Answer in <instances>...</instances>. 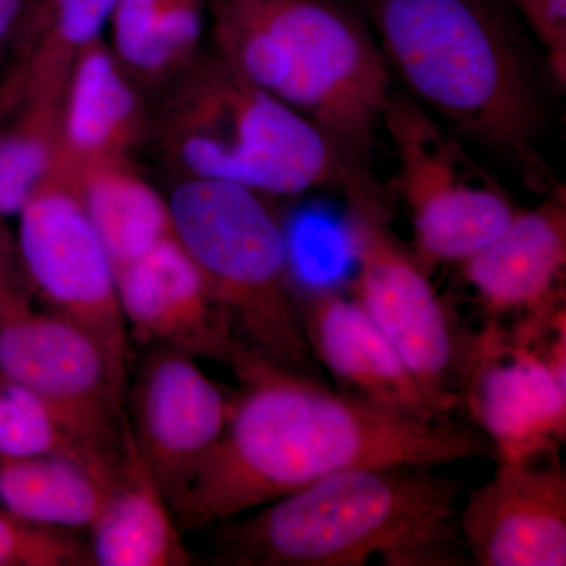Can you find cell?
Segmentation results:
<instances>
[{
	"instance_id": "cell-4",
	"label": "cell",
	"mask_w": 566,
	"mask_h": 566,
	"mask_svg": "<svg viewBox=\"0 0 566 566\" xmlns=\"http://www.w3.org/2000/svg\"><path fill=\"white\" fill-rule=\"evenodd\" d=\"M212 52L368 170L390 93L370 24L340 0H210Z\"/></svg>"
},
{
	"instance_id": "cell-12",
	"label": "cell",
	"mask_w": 566,
	"mask_h": 566,
	"mask_svg": "<svg viewBox=\"0 0 566 566\" xmlns=\"http://www.w3.org/2000/svg\"><path fill=\"white\" fill-rule=\"evenodd\" d=\"M230 405L191 354L158 346L140 365L129 430L170 509L221 438Z\"/></svg>"
},
{
	"instance_id": "cell-9",
	"label": "cell",
	"mask_w": 566,
	"mask_h": 566,
	"mask_svg": "<svg viewBox=\"0 0 566 566\" xmlns=\"http://www.w3.org/2000/svg\"><path fill=\"white\" fill-rule=\"evenodd\" d=\"M461 395L497 463L557 457L566 439V305L486 326L463 352Z\"/></svg>"
},
{
	"instance_id": "cell-8",
	"label": "cell",
	"mask_w": 566,
	"mask_h": 566,
	"mask_svg": "<svg viewBox=\"0 0 566 566\" xmlns=\"http://www.w3.org/2000/svg\"><path fill=\"white\" fill-rule=\"evenodd\" d=\"M342 192L345 237L357 264L353 297L449 417L461 401L464 348L430 270L394 233L370 174L357 175Z\"/></svg>"
},
{
	"instance_id": "cell-5",
	"label": "cell",
	"mask_w": 566,
	"mask_h": 566,
	"mask_svg": "<svg viewBox=\"0 0 566 566\" xmlns=\"http://www.w3.org/2000/svg\"><path fill=\"white\" fill-rule=\"evenodd\" d=\"M155 137L180 180L233 182L266 197L342 189L356 169L312 123L214 52H202L169 84Z\"/></svg>"
},
{
	"instance_id": "cell-2",
	"label": "cell",
	"mask_w": 566,
	"mask_h": 566,
	"mask_svg": "<svg viewBox=\"0 0 566 566\" xmlns=\"http://www.w3.org/2000/svg\"><path fill=\"white\" fill-rule=\"evenodd\" d=\"M368 24L406 95L449 132L517 164L549 192L536 151L545 106L531 46L502 0H367Z\"/></svg>"
},
{
	"instance_id": "cell-14",
	"label": "cell",
	"mask_w": 566,
	"mask_h": 566,
	"mask_svg": "<svg viewBox=\"0 0 566 566\" xmlns=\"http://www.w3.org/2000/svg\"><path fill=\"white\" fill-rule=\"evenodd\" d=\"M115 274L128 334L229 367L232 323L175 234Z\"/></svg>"
},
{
	"instance_id": "cell-11",
	"label": "cell",
	"mask_w": 566,
	"mask_h": 566,
	"mask_svg": "<svg viewBox=\"0 0 566 566\" xmlns=\"http://www.w3.org/2000/svg\"><path fill=\"white\" fill-rule=\"evenodd\" d=\"M14 249L33 296L95 335L128 367L117 274L74 178L52 170L18 214Z\"/></svg>"
},
{
	"instance_id": "cell-22",
	"label": "cell",
	"mask_w": 566,
	"mask_h": 566,
	"mask_svg": "<svg viewBox=\"0 0 566 566\" xmlns=\"http://www.w3.org/2000/svg\"><path fill=\"white\" fill-rule=\"evenodd\" d=\"M87 452L106 453L80 441L40 395L0 379V460Z\"/></svg>"
},
{
	"instance_id": "cell-19",
	"label": "cell",
	"mask_w": 566,
	"mask_h": 566,
	"mask_svg": "<svg viewBox=\"0 0 566 566\" xmlns=\"http://www.w3.org/2000/svg\"><path fill=\"white\" fill-rule=\"evenodd\" d=\"M93 565L186 566L182 543L166 494L125 424L117 483L91 527Z\"/></svg>"
},
{
	"instance_id": "cell-21",
	"label": "cell",
	"mask_w": 566,
	"mask_h": 566,
	"mask_svg": "<svg viewBox=\"0 0 566 566\" xmlns=\"http://www.w3.org/2000/svg\"><path fill=\"white\" fill-rule=\"evenodd\" d=\"M57 102L14 107L13 120L0 126V221L20 214L54 170L59 151Z\"/></svg>"
},
{
	"instance_id": "cell-13",
	"label": "cell",
	"mask_w": 566,
	"mask_h": 566,
	"mask_svg": "<svg viewBox=\"0 0 566 566\" xmlns=\"http://www.w3.org/2000/svg\"><path fill=\"white\" fill-rule=\"evenodd\" d=\"M469 560L479 566L566 565V472L557 457L497 463L460 510Z\"/></svg>"
},
{
	"instance_id": "cell-15",
	"label": "cell",
	"mask_w": 566,
	"mask_h": 566,
	"mask_svg": "<svg viewBox=\"0 0 566 566\" xmlns=\"http://www.w3.org/2000/svg\"><path fill=\"white\" fill-rule=\"evenodd\" d=\"M301 314L316 363L340 392L411 419H449L354 297L301 289Z\"/></svg>"
},
{
	"instance_id": "cell-23",
	"label": "cell",
	"mask_w": 566,
	"mask_h": 566,
	"mask_svg": "<svg viewBox=\"0 0 566 566\" xmlns=\"http://www.w3.org/2000/svg\"><path fill=\"white\" fill-rule=\"evenodd\" d=\"M210 0H166L133 80L139 87H166L202 54Z\"/></svg>"
},
{
	"instance_id": "cell-3",
	"label": "cell",
	"mask_w": 566,
	"mask_h": 566,
	"mask_svg": "<svg viewBox=\"0 0 566 566\" xmlns=\"http://www.w3.org/2000/svg\"><path fill=\"white\" fill-rule=\"evenodd\" d=\"M461 485L423 465L346 469L222 524L219 564L460 566Z\"/></svg>"
},
{
	"instance_id": "cell-25",
	"label": "cell",
	"mask_w": 566,
	"mask_h": 566,
	"mask_svg": "<svg viewBox=\"0 0 566 566\" xmlns=\"http://www.w3.org/2000/svg\"><path fill=\"white\" fill-rule=\"evenodd\" d=\"M166 0H117L109 18L112 51L129 74L139 69Z\"/></svg>"
},
{
	"instance_id": "cell-6",
	"label": "cell",
	"mask_w": 566,
	"mask_h": 566,
	"mask_svg": "<svg viewBox=\"0 0 566 566\" xmlns=\"http://www.w3.org/2000/svg\"><path fill=\"white\" fill-rule=\"evenodd\" d=\"M167 202L175 238L199 266L238 340L322 379L305 335L289 230L270 197L233 182L180 180Z\"/></svg>"
},
{
	"instance_id": "cell-7",
	"label": "cell",
	"mask_w": 566,
	"mask_h": 566,
	"mask_svg": "<svg viewBox=\"0 0 566 566\" xmlns=\"http://www.w3.org/2000/svg\"><path fill=\"white\" fill-rule=\"evenodd\" d=\"M17 271L0 232V379L44 398L84 444L118 455L128 367L80 324L36 304Z\"/></svg>"
},
{
	"instance_id": "cell-30",
	"label": "cell",
	"mask_w": 566,
	"mask_h": 566,
	"mask_svg": "<svg viewBox=\"0 0 566 566\" xmlns=\"http://www.w3.org/2000/svg\"><path fill=\"white\" fill-rule=\"evenodd\" d=\"M3 118V115H2V112H0V120H2Z\"/></svg>"
},
{
	"instance_id": "cell-10",
	"label": "cell",
	"mask_w": 566,
	"mask_h": 566,
	"mask_svg": "<svg viewBox=\"0 0 566 566\" xmlns=\"http://www.w3.org/2000/svg\"><path fill=\"white\" fill-rule=\"evenodd\" d=\"M382 128L400 164L415 253L428 270L465 262L513 221L520 208L501 182L411 96L390 93Z\"/></svg>"
},
{
	"instance_id": "cell-28",
	"label": "cell",
	"mask_w": 566,
	"mask_h": 566,
	"mask_svg": "<svg viewBox=\"0 0 566 566\" xmlns=\"http://www.w3.org/2000/svg\"><path fill=\"white\" fill-rule=\"evenodd\" d=\"M54 0H25L21 11V22H28L39 18Z\"/></svg>"
},
{
	"instance_id": "cell-29",
	"label": "cell",
	"mask_w": 566,
	"mask_h": 566,
	"mask_svg": "<svg viewBox=\"0 0 566 566\" xmlns=\"http://www.w3.org/2000/svg\"><path fill=\"white\" fill-rule=\"evenodd\" d=\"M512 2H513V6H515L517 9V6H520V3L523 2V0H512Z\"/></svg>"
},
{
	"instance_id": "cell-31",
	"label": "cell",
	"mask_w": 566,
	"mask_h": 566,
	"mask_svg": "<svg viewBox=\"0 0 566 566\" xmlns=\"http://www.w3.org/2000/svg\"><path fill=\"white\" fill-rule=\"evenodd\" d=\"M24 2H25V0H24Z\"/></svg>"
},
{
	"instance_id": "cell-16",
	"label": "cell",
	"mask_w": 566,
	"mask_h": 566,
	"mask_svg": "<svg viewBox=\"0 0 566 566\" xmlns=\"http://www.w3.org/2000/svg\"><path fill=\"white\" fill-rule=\"evenodd\" d=\"M480 303L495 318L542 314L565 303L566 191L557 182L534 208L460 264Z\"/></svg>"
},
{
	"instance_id": "cell-26",
	"label": "cell",
	"mask_w": 566,
	"mask_h": 566,
	"mask_svg": "<svg viewBox=\"0 0 566 566\" xmlns=\"http://www.w3.org/2000/svg\"><path fill=\"white\" fill-rule=\"evenodd\" d=\"M517 10L545 50L546 69L558 91L566 87V0H523Z\"/></svg>"
},
{
	"instance_id": "cell-20",
	"label": "cell",
	"mask_w": 566,
	"mask_h": 566,
	"mask_svg": "<svg viewBox=\"0 0 566 566\" xmlns=\"http://www.w3.org/2000/svg\"><path fill=\"white\" fill-rule=\"evenodd\" d=\"M77 185L115 273L174 237L169 202L128 161L88 167Z\"/></svg>"
},
{
	"instance_id": "cell-27",
	"label": "cell",
	"mask_w": 566,
	"mask_h": 566,
	"mask_svg": "<svg viewBox=\"0 0 566 566\" xmlns=\"http://www.w3.org/2000/svg\"><path fill=\"white\" fill-rule=\"evenodd\" d=\"M24 0H0V55L13 41Z\"/></svg>"
},
{
	"instance_id": "cell-1",
	"label": "cell",
	"mask_w": 566,
	"mask_h": 566,
	"mask_svg": "<svg viewBox=\"0 0 566 566\" xmlns=\"http://www.w3.org/2000/svg\"><path fill=\"white\" fill-rule=\"evenodd\" d=\"M229 367L240 392L221 438L172 505L185 526L227 523L346 469L493 457L476 428L376 408L243 342L234 344Z\"/></svg>"
},
{
	"instance_id": "cell-24",
	"label": "cell",
	"mask_w": 566,
	"mask_h": 566,
	"mask_svg": "<svg viewBox=\"0 0 566 566\" xmlns=\"http://www.w3.org/2000/svg\"><path fill=\"white\" fill-rule=\"evenodd\" d=\"M92 553L62 531L31 526L0 509V566L92 565Z\"/></svg>"
},
{
	"instance_id": "cell-17",
	"label": "cell",
	"mask_w": 566,
	"mask_h": 566,
	"mask_svg": "<svg viewBox=\"0 0 566 566\" xmlns=\"http://www.w3.org/2000/svg\"><path fill=\"white\" fill-rule=\"evenodd\" d=\"M140 91L111 44L99 39L85 46L63 88L54 169L77 181L88 167L128 161L147 129Z\"/></svg>"
},
{
	"instance_id": "cell-18",
	"label": "cell",
	"mask_w": 566,
	"mask_h": 566,
	"mask_svg": "<svg viewBox=\"0 0 566 566\" xmlns=\"http://www.w3.org/2000/svg\"><path fill=\"white\" fill-rule=\"evenodd\" d=\"M120 463L122 453L96 452L0 460V509L31 526L91 528L117 483Z\"/></svg>"
}]
</instances>
